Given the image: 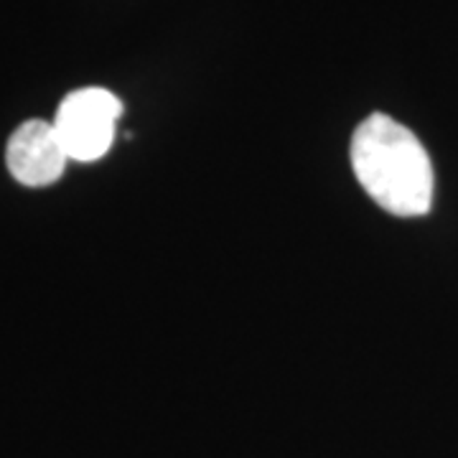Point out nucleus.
Listing matches in <instances>:
<instances>
[{"label":"nucleus","mask_w":458,"mask_h":458,"mask_svg":"<svg viewBox=\"0 0 458 458\" xmlns=\"http://www.w3.org/2000/svg\"><path fill=\"white\" fill-rule=\"evenodd\" d=\"M120 117L123 102L117 95L102 87H84L62 99L51 123L62 138L69 161L92 164L110 153Z\"/></svg>","instance_id":"nucleus-2"},{"label":"nucleus","mask_w":458,"mask_h":458,"mask_svg":"<svg viewBox=\"0 0 458 458\" xmlns=\"http://www.w3.org/2000/svg\"><path fill=\"white\" fill-rule=\"evenodd\" d=\"M352 165L361 189L377 207L394 216H423L433 207L436 176L418 135L375 113L361 120L352 138Z\"/></svg>","instance_id":"nucleus-1"},{"label":"nucleus","mask_w":458,"mask_h":458,"mask_svg":"<svg viewBox=\"0 0 458 458\" xmlns=\"http://www.w3.org/2000/svg\"><path fill=\"white\" fill-rule=\"evenodd\" d=\"M5 164L18 183L38 189V186H49L64 176L69 156H66L54 123L26 120L23 125H18L8 140Z\"/></svg>","instance_id":"nucleus-3"}]
</instances>
